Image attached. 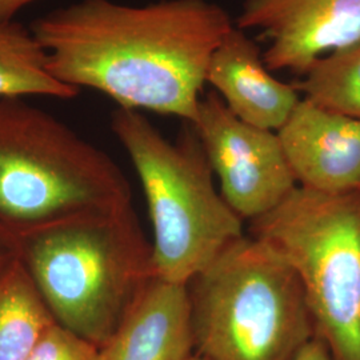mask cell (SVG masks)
I'll return each instance as SVG.
<instances>
[{
	"label": "cell",
	"instance_id": "2e32d148",
	"mask_svg": "<svg viewBox=\"0 0 360 360\" xmlns=\"http://www.w3.org/2000/svg\"><path fill=\"white\" fill-rule=\"evenodd\" d=\"M18 238L0 227V272L18 260Z\"/></svg>",
	"mask_w": 360,
	"mask_h": 360
},
{
	"label": "cell",
	"instance_id": "6da1fadb",
	"mask_svg": "<svg viewBox=\"0 0 360 360\" xmlns=\"http://www.w3.org/2000/svg\"><path fill=\"white\" fill-rule=\"evenodd\" d=\"M232 27L229 13L208 0H79L30 28L59 82L99 91L119 108L193 124L210 59Z\"/></svg>",
	"mask_w": 360,
	"mask_h": 360
},
{
	"label": "cell",
	"instance_id": "9a60e30c",
	"mask_svg": "<svg viewBox=\"0 0 360 360\" xmlns=\"http://www.w3.org/2000/svg\"><path fill=\"white\" fill-rule=\"evenodd\" d=\"M26 360H101V348L55 322L39 338Z\"/></svg>",
	"mask_w": 360,
	"mask_h": 360
},
{
	"label": "cell",
	"instance_id": "5bb4252c",
	"mask_svg": "<svg viewBox=\"0 0 360 360\" xmlns=\"http://www.w3.org/2000/svg\"><path fill=\"white\" fill-rule=\"evenodd\" d=\"M294 86L309 102L360 120V40L318 59Z\"/></svg>",
	"mask_w": 360,
	"mask_h": 360
},
{
	"label": "cell",
	"instance_id": "52a82bcc",
	"mask_svg": "<svg viewBox=\"0 0 360 360\" xmlns=\"http://www.w3.org/2000/svg\"><path fill=\"white\" fill-rule=\"evenodd\" d=\"M193 126L223 199L240 218L269 214L297 187L278 132L240 120L217 92L200 99Z\"/></svg>",
	"mask_w": 360,
	"mask_h": 360
},
{
	"label": "cell",
	"instance_id": "7c38bea8",
	"mask_svg": "<svg viewBox=\"0 0 360 360\" xmlns=\"http://www.w3.org/2000/svg\"><path fill=\"white\" fill-rule=\"evenodd\" d=\"M79 92L52 75L47 52L30 27L15 20L0 25V99L46 96L65 101Z\"/></svg>",
	"mask_w": 360,
	"mask_h": 360
},
{
	"label": "cell",
	"instance_id": "8992f818",
	"mask_svg": "<svg viewBox=\"0 0 360 360\" xmlns=\"http://www.w3.org/2000/svg\"><path fill=\"white\" fill-rule=\"evenodd\" d=\"M251 235L278 251L303 287L319 336L334 360H360V193L296 187Z\"/></svg>",
	"mask_w": 360,
	"mask_h": 360
},
{
	"label": "cell",
	"instance_id": "ba28073f",
	"mask_svg": "<svg viewBox=\"0 0 360 360\" xmlns=\"http://www.w3.org/2000/svg\"><path fill=\"white\" fill-rule=\"evenodd\" d=\"M235 27L270 41V71L303 77L330 52L360 40V0H245Z\"/></svg>",
	"mask_w": 360,
	"mask_h": 360
},
{
	"label": "cell",
	"instance_id": "e0dca14e",
	"mask_svg": "<svg viewBox=\"0 0 360 360\" xmlns=\"http://www.w3.org/2000/svg\"><path fill=\"white\" fill-rule=\"evenodd\" d=\"M291 360H334L330 349L319 336H314Z\"/></svg>",
	"mask_w": 360,
	"mask_h": 360
},
{
	"label": "cell",
	"instance_id": "9c48e42d",
	"mask_svg": "<svg viewBox=\"0 0 360 360\" xmlns=\"http://www.w3.org/2000/svg\"><path fill=\"white\" fill-rule=\"evenodd\" d=\"M278 136L299 187L360 193V120L302 98Z\"/></svg>",
	"mask_w": 360,
	"mask_h": 360
},
{
	"label": "cell",
	"instance_id": "277c9868",
	"mask_svg": "<svg viewBox=\"0 0 360 360\" xmlns=\"http://www.w3.org/2000/svg\"><path fill=\"white\" fill-rule=\"evenodd\" d=\"M111 129L147 199L155 278L190 283L245 236L243 219L217 193L212 168L191 123L172 143L139 111L116 108Z\"/></svg>",
	"mask_w": 360,
	"mask_h": 360
},
{
	"label": "cell",
	"instance_id": "8fae6325",
	"mask_svg": "<svg viewBox=\"0 0 360 360\" xmlns=\"http://www.w3.org/2000/svg\"><path fill=\"white\" fill-rule=\"evenodd\" d=\"M193 354L187 284L154 278L101 348V360H186Z\"/></svg>",
	"mask_w": 360,
	"mask_h": 360
},
{
	"label": "cell",
	"instance_id": "d6986e66",
	"mask_svg": "<svg viewBox=\"0 0 360 360\" xmlns=\"http://www.w3.org/2000/svg\"><path fill=\"white\" fill-rule=\"evenodd\" d=\"M186 360H207L205 359V358H202V356H199L198 354H193V355H191L190 358H187Z\"/></svg>",
	"mask_w": 360,
	"mask_h": 360
},
{
	"label": "cell",
	"instance_id": "5b68a950",
	"mask_svg": "<svg viewBox=\"0 0 360 360\" xmlns=\"http://www.w3.org/2000/svg\"><path fill=\"white\" fill-rule=\"evenodd\" d=\"M195 354L207 360H291L315 326L294 269L243 236L187 284Z\"/></svg>",
	"mask_w": 360,
	"mask_h": 360
},
{
	"label": "cell",
	"instance_id": "3957f363",
	"mask_svg": "<svg viewBox=\"0 0 360 360\" xmlns=\"http://www.w3.org/2000/svg\"><path fill=\"white\" fill-rule=\"evenodd\" d=\"M129 207V181L104 151L25 99H0V227L19 238Z\"/></svg>",
	"mask_w": 360,
	"mask_h": 360
},
{
	"label": "cell",
	"instance_id": "ac0fdd59",
	"mask_svg": "<svg viewBox=\"0 0 360 360\" xmlns=\"http://www.w3.org/2000/svg\"><path fill=\"white\" fill-rule=\"evenodd\" d=\"M39 0H0V25L13 22L16 15Z\"/></svg>",
	"mask_w": 360,
	"mask_h": 360
},
{
	"label": "cell",
	"instance_id": "7a4b0ae2",
	"mask_svg": "<svg viewBox=\"0 0 360 360\" xmlns=\"http://www.w3.org/2000/svg\"><path fill=\"white\" fill-rule=\"evenodd\" d=\"M18 248L53 321L98 348L155 278L153 245L132 207L27 233Z\"/></svg>",
	"mask_w": 360,
	"mask_h": 360
},
{
	"label": "cell",
	"instance_id": "30bf717a",
	"mask_svg": "<svg viewBox=\"0 0 360 360\" xmlns=\"http://www.w3.org/2000/svg\"><path fill=\"white\" fill-rule=\"evenodd\" d=\"M207 83L236 117L275 132L283 127L302 99L294 84L271 74L257 43L235 26L210 59Z\"/></svg>",
	"mask_w": 360,
	"mask_h": 360
},
{
	"label": "cell",
	"instance_id": "4fadbf2b",
	"mask_svg": "<svg viewBox=\"0 0 360 360\" xmlns=\"http://www.w3.org/2000/svg\"><path fill=\"white\" fill-rule=\"evenodd\" d=\"M55 323L19 260L0 272V360H26Z\"/></svg>",
	"mask_w": 360,
	"mask_h": 360
}]
</instances>
